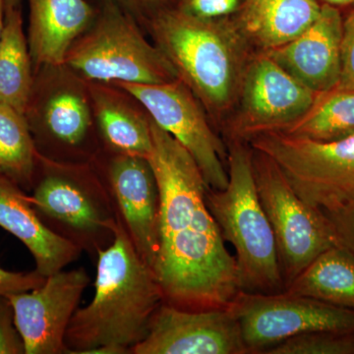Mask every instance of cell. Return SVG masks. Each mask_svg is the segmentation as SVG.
<instances>
[{
  "instance_id": "obj_7",
  "label": "cell",
  "mask_w": 354,
  "mask_h": 354,
  "mask_svg": "<svg viewBox=\"0 0 354 354\" xmlns=\"http://www.w3.org/2000/svg\"><path fill=\"white\" fill-rule=\"evenodd\" d=\"M64 64L90 82L153 85L178 79L162 50L144 36L133 13L113 0H104Z\"/></svg>"
},
{
  "instance_id": "obj_17",
  "label": "cell",
  "mask_w": 354,
  "mask_h": 354,
  "mask_svg": "<svg viewBox=\"0 0 354 354\" xmlns=\"http://www.w3.org/2000/svg\"><path fill=\"white\" fill-rule=\"evenodd\" d=\"M87 82L102 150L149 158L152 130L143 104L120 86Z\"/></svg>"
},
{
  "instance_id": "obj_23",
  "label": "cell",
  "mask_w": 354,
  "mask_h": 354,
  "mask_svg": "<svg viewBox=\"0 0 354 354\" xmlns=\"http://www.w3.org/2000/svg\"><path fill=\"white\" fill-rule=\"evenodd\" d=\"M283 133L317 142L354 135V88L335 87L318 93L306 113Z\"/></svg>"
},
{
  "instance_id": "obj_27",
  "label": "cell",
  "mask_w": 354,
  "mask_h": 354,
  "mask_svg": "<svg viewBox=\"0 0 354 354\" xmlns=\"http://www.w3.org/2000/svg\"><path fill=\"white\" fill-rule=\"evenodd\" d=\"M0 354H26L13 306L6 295H0Z\"/></svg>"
},
{
  "instance_id": "obj_30",
  "label": "cell",
  "mask_w": 354,
  "mask_h": 354,
  "mask_svg": "<svg viewBox=\"0 0 354 354\" xmlns=\"http://www.w3.org/2000/svg\"><path fill=\"white\" fill-rule=\"evenodd\" d=\"M334 228L339 245L354 254V207L337 213H324Z\"/></svg>"
},
{
  "instance_id": "obj_4",
  "label": "cell",
  "mask_w": 354,
  "mask_h": 354,
  "mask_svg": "<svg viewBox=\"0 0 354 354\" xmlns=\"http://www.w3.org/2000/svg\"><path fill=\"white\" fill-rule=\"evenodd\" d=\"M227 150V186L207 188L206 203L223 239L234 247L239 290L283 292L276 239L256 187L252 148L246 142L230 141Z\"/></svg>"
},
{
  "instance_id": "obj_10",
  "label": "cell",
  "mask_w": 354,
  "mask_h": 354,
  "mask_svg": "<svg viewBox=\"0 0 354 354\" xmlns=\"http://www.w3.org/2000/svg\"><path fill=\"white\" fill-rule=\"evenodd\" d=\"M318 93L293 78L264 51L249 60L239 101L223 129L230 141L248 142L267 132H283L311 108Z\"/></svg>"
},
{
  "instance_id": "obj_25",
  "label": "cell",
  "mask_w": 354,
  "mask_h": 354,
  "mask_svg": "<svg viewBox=\"0 0 354 354\" xmlns=\"http://www.w3.org/2000/svg\"><path fill=\"white\" fill-rule=\"evenodd\" d=\"M264 354H354V330H323L298 335Z\"/></svg>"
},
{
  "instance_id": "obj_1",
  "label": "cell",
  "mask_w": 354,
  "mask_h": 354,
  "mask_svg": "<svg viewBox=\"0 0 354 354\" xmlns=\"http://www.w3.org/2000/svg\"><path fill=\"white\" fill-rule=\"evenodd\" d=\"M149 160L160 190V248L153 272L164 302L186 310L225 308L241 291L227 250L206 203L208 188L192 156L151 118Z\"/></svg>"
},
{
  "instance_id": "obj_16",
  "label": "cell",
  "mask_w": 354,
  "mask_h": 354,
  "mask_svg": "<svg viewBox=\"0 0 354 354\" xmlns=\"http://www.w3.org/2000/svg\"><path fill=\"white\" fill-rule=\"evenodd\" d=\"M342 22L341 10L322 4L320 15L301 35L266 53L310 90H332L341 79Z\"/></svg>"
},
{
  "instance_id": "obj_28",
  "label": "cell",
  "mask_w": 354,
  "mask_h": 354,
  "mask_svg": "<svg viewBox=\"0 0 354 354\" xmlns=\"http://www.w3.org/2000/svg\"><path fill=\"white\" fill-rule=\"evenodd\" d=\"M337 87L354 88V8L346 11L342 22V73Z\"/></svg>"
},
{
  "instance_id": "obj_18",
  "label": "cell",
  "mask_w": 354,
  "mask_h": 354,
  "mask_svg": "<svg viewBox=\"0 0 354 354\" xmlns=\"http://www.w3.org/2000/svg\"><path fill=\"white\" fill-rule=\"evenodd\" d=\"M28 44L34 71L64 64L74 43L94 22L99 9L87 0H27Z\"/></svg>"
},
{
  "instance_id": "obj_21",
  "label": "cell",
  "mask_w": 354,
  "mask_h": 354,
  "mask_svg": "<svg viewBox=\"0 0 354 354\" xmlns=\"http://www.w3.org/2000/svg\"><path fill=\"white\" fill-rule=\"evenodd\" d=\"M285 291L354 310V254L342 245L330 247L317 256Z\"/></svg>"
},
{
  "instance_id": "obj_3",
  "label": "cell",
  "mask_w": 354,
  "mask_h": 354,
  "mask_svg": "<svg viewBox=\"0 0 354 354\" xmlns=\"http://www.w3.org/2000/svg\"><path fill=\"white\" fill-rule=\"evenodd\" d=\"M153 44L177 78L199 100L211 120L225 123L232 113L254 53L232 18L193 17L174 4L144 16Z\"/></svg>"
},
{
  "instance_id": "obj_5",
  "label": "cell",
  "mask_w": 354,
  "mask_h": 354,
  "mask_svg": "<svg viewBox=\"0 0 354 354\" xmlns=\"http://www.w3.org/2000/svg\"><path fill=\"white\" fill-rule=\"evenodd\" d=\"M29 198L53 234L97 258L114 241L120 216L94 162L68 164L39 155Z\"/></svg>"
},
{
  "instance_id": "obj_24",
  "label": "cell",
  "mask_w": 354,
  "mask_h": 354,
  "mask_svg": "<svg viewBox=\"0 0 354 354\" xmlns=\"http://www.w3.org/2000/svg\"><path fill=\"white\" fill-rule=\"evenodd\" d=\"M39 153L23 114L0 106V176L32 189Z\"/></svg>"
},
{
  "instance_id": "obj_32",
  "label": "cell",
  "mask_w": 354,
  "mask_h": 354,
  "mask_svg": "<svg viewBox=\"0 0 354 354\" xmlns=\"http://www.w3.org/2000/svg\"><path fill=\"white\" fill-rule=\"evenodd\" d=\"M321 4H327V6L335 7L339 9L342 12L348 11L354 8V0H317Z\"/></svg>"
},
{
  "instance_id": "obj_9",
  "label": "cell",
  "mask_w": 354,
  "mask_h": 354,
  "mask_svg": "<svg viewBox=\"0 0 354 354\" xmlns=\"http://www.w3.org/2000/svg\"><path fill=\"white\" fill-rule=\"evenodd\" d=\"M252 162L260 202L276 239L286 288L317 256L339 242L328 216L299 197L271 158L252 149Z\"/></svg>"
},
{
  "instance_id": "obj_34",
  "label": "cell",
  "mask_w": 354,
  "mask_h": 354,
  "mask_svg": "<svg viewBox=\"0 0 354 354\" xmlns=\"http://www.w3.org/2000/svg\"><path fill=\"white\" fill-rule=\"evenodd\" d=\"M19 4V0H7V6H16Z\"/></svg>"
},
{
  "instance_id": "obj_31",
  "label": "cell",
  "mask_w": 354,
  "mask_h": 354,
  "mask_svg": "<svg viewBox=\"0 0 354 354\" xmlns=\"http://www.w3.org/2000/svg\"><path fill=\"white\" fill-rule=\"evenodd\" d=\"M113 1L124 7L131 13L139 14L142 18L158 8L174 3V0H113Z\"/></svg>"
},
{
  "instance_id": "obj_29",
  "label": "cell",
  "mask_w": 354,
  "mask_h": 354,
  "mask_svg": "<svg viewBox=\"0 0 354 354\" xmlns=\"http://www.w3.org/2000/svg\"><path fill=\"white\" fill-rule=\"evenodd\" d=\"M46 277L32 272H11L0 267V295H14L34 290L43 285Z\"/></svg>"
},
{
  "instance_id": "obj_8",
  "label": "cell",
  "mask_w": 354,
  "mask_h": 354,
  "mask_svg": "<svg viewBox=\"0 0 354 354\" xmlns=\"http://www.w3.org/2000/svg\"><path fill=\"white\" fill-rule=\"evenodd\" d=\"M247 143L271 158L310 206L323 213L353 208L354 135L317 142L283 132H267Z\"/></svg>"
},
{
  "instance_id": "obj_12",
  "label": "cell",
  "mask_w": 354,
  "mask_h": 354,
  "mask_svg": "<svg viewBox=\"0 0 354 354\" xmlns=\"http://www.w3.org/2000/svg\"><path fill=\"white\" fill-rule=\"evenodd\" d=\"M134 95L153 122L171 134L192 156L209 188L228 183L227 147L216 134L209 114L189 88L176 79L165 84L118 83Z\"/></svg>"
},
{
  "instance_id": "obj_19",
  "label": "cell",
  "mask_w": 354,
  "mask_h": 354,
  "mask_svg": "<svg viewBox=\"0 0 354 354\" xmlns=\"http://www.w3.org/2000/svg\"><path fill=\"white\" fill-rule=\"evenodd\" d=\"M0 227L14 235L30 251L36 271L48 277L80 258V249L44 225L18 184L0 176Z\"/></svg>"
},
{
  "instance_id": "obj_6",
  "label": "cell",
  "mask_w": 354,
  "mask_h": 354,
  "mask_svg": "<svg viewBox=\"0 0 354 354\" xmlns=\"http://www.w3.org/2000/svg\"><path fill=\"white\" fill-rule=\"evenodd\" d=\"M24 116L41 157L87 164L102 151L88 82L65 64L34 71Z\"/></svg>"
},
{
  "instance_id": "obj_15",
  "label": "cell",
  "mask_w": 354,
  "mask_h": 354,
  "mask_svg": "<svg viewBox=\"0 0 354 354\" xmlns=\"http://www.w3.org/2000/svg\"><path fill=\"white\" fill-rule=\"evenodd\" d=\"M84 268L55 272L32 290L6 295L25 344L26 354H65V335L90 283Z\"/></svg>"
},
{
  "instance_id": "obj_2",
  "label": "cell",
  "mask_w": 354,
  "mask_h": 354,
  "mask_svg": "<svg viewBox=\"0 0 354 354\" xmlns=\"http://www.w3.org/2000/svg\"><path fill=\"white\" fill-rule=\"evenodd\" d=\"M95 295L76 310L65 335L68 353L128 354L145 339L164 295L120 218L114 241L97 253Z\"/></svg>"
},
{
  "instance_id": "obj_33",
  "label": "cell",
  "mask_w": 354,
  "mask_h": 354,
  "mask_svg": "<svg viewBox=\"0 0 354 354\" xmlns=\"http://www.w3.org/2000/svg\"><path fill=\"white\" fill-rule=\"evenodd\" d=\"M6 9L7 0H0V44H1L4 27H6Z\"/></svg>"
},
{
  "instance_id": "obj_22",
  "label": "cell",
  "mask_w": 354,
  "mask_h": 354,
  "mask_svg": "<svg viewBox=\"0 0 354 354\" xmlns=\"http://www.w3.org/2000/svg\"><path fill=\"white\" fill-rule=\"evenodd\" d=\"M32 82L34 67L20 6H7L0 44V106L24 115Z\"/></svg>"
},
{
  "instance_id": "obj_13",
  "label": "cell",
  "mask_w": 354,
  "mask_h": 354,
  "mask_svg": "<svg viewBox=\"0 0 354 354\" xmlns=\"http://www.w3.org/2000/svg\"><path fill=\"white\" fill-rule=\"evenodd\" d=\"M140 257L153 271L160 248V190L149 158L102 150L94 160Z\"/></svg>"
},
{
  "instance_id": "obj_20",
  "label": "cell",
  "mask_w": 354,
  "mask_h": 354,
  "mask_svg": "<svg viewBox=\"0 0 354 354\" xmlns=\"http://www.w3.org/2000/svg\"><path fill=\"white\" fill-rule=\"evenodd\" d=\"M317 0H244L235 25L255 51H270L297 39L320 15Z\"/></svg>"
},
{
  "instance_id": "obj_14",
  "label": "cell",
  "mask_w": 354,
  "mask_h": 354,
  "mask_svg": "<svg viewBox=\"0 0 354 354\" xmlns=\"http://www.w3.org/2000/svg\"><path fill=\"white\" fill-rule=\"evenodd\" d=\"M132 354H248L241 325L230 307L177 308L162 302L145 339Z\"/></svg>"
},
{
  "instance_id": "obj_11",
  "label": "cell",
  "mask_w": 354,
  "mask_h": 354,
  "mask_svg": "<svg viewBox=\"0 0 354 354\" xmlns=\"http://www.w3.org/2000/svg\"><path fill=\"white\" fill-rule=\"evenodd\" d=\"M249 353L263 354L281 342L310 333L354 330V310L302 295L239 291L230 306Z\"/></svg>"
},
{
  "instance_id": "obj_26",
  "label": "cell",
  "mask_w": 354,
  "mask_h": 354,
  "mask_svg": "<svg viewBox=\"0 0 354 354\" xmlns=\"http://www.w3.org/2000/svg\"><path fill=\"white\" fill-rule=\"evenodd\" d=\"M244 0H174V6L183 12L205 20L234 18Z\"/></svg>"
}]
</instances>
